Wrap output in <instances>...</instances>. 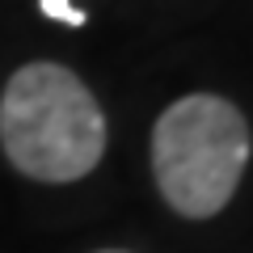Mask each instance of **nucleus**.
Returning a JSON list of instances; mask_svg holds the SVG:
<instances>
[{"mask_svg":"<svg viewBox=\"0 0 253 253\" xmlns=\"http://www.w3.org/2000/svg\"><path fill=\"white\" fill-rule=\"evenodd\" d=\"M0 148L34 181H76L106 152V118L63 63H26L0 97Z\"/></svg>","mask_w":253,"mask_h":253,"instance_id":"nucleus-1","label":"nucleus"},{"mask_svg":"<svg viewBox=\"0 0 253 253\" xmlns=\"http://www.w3.org/2000/svg\"><path fill=\"white\" fill-rule=\"evenodd\" d=\"M249 161V126L232 101L190 93L152 126L156 190L177 215L211 219L228 207Z\"/></svg>","mask_w":253,"mask_h":253,"instance_id":"nucleus-2","label":"nucleus"},{"mask_svg":"<svg viewBox=\"0 0 253 253\" xmlns=\"http://www.w3.org/2000/svg\"><path fill=\"white\" fill-rule=\"evenodd\" d=\"M42 13H46V17L68 21V26H84V13L76 9V4H68V0H42Z\"/></svg>","mask_w":253,"mask_h":253,"instance_id":"nucleus-3","label":"nucleus"},{"mask_svg":"<svg viewBox=\"0 0 253 253\" xmlns=\"http://www.w3.org/2000/svg\"><path fill=\"white\" fill-rule=\"evenodd\" d=\"M110 253H118V249H110Z\"/></svg>","mask_w":253,"mask_h":253,"instance_id":"nucleus-4","label":"nucleus"}]
</instances>
